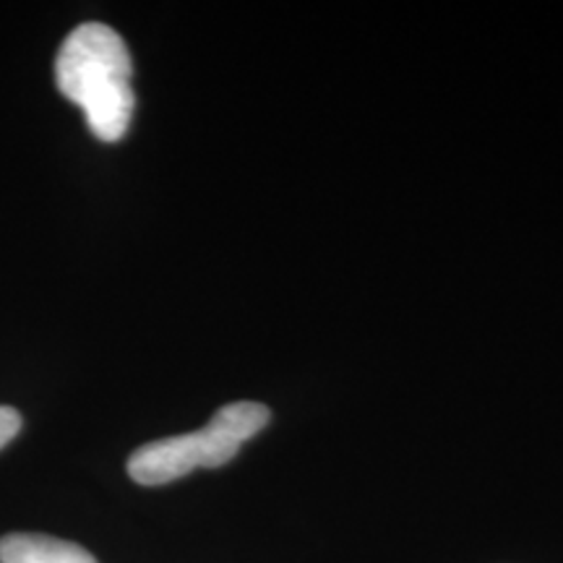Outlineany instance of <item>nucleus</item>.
I'll use <instances>...</instances> for the list:
<instances>
[{
  "label": "nucleus",
  "instance_id": "7ed1b4c3",
  "mask_svg": "<svg viewBox=\"0 0 563 563\" xmlns=\"http://www.w3.org/2000/svg\"><path fill=\"white\" fill-rule=\"evenodd\" d=\"M0 563H97L87 548L37 532H11L0 540Z\"/></svg>",
  "mask_w": 563,
  "mask_h": 563
},
{
  "label": "nucleus",
  "instance_id": "f257e3e1",
  "mask_svg": "<svg viewBox=\"0 0 563 563\" xmlns=\"http://www.w3.org/2000/svg\"><path fill=\"white\" fill-rule=\"evenodd\" d=\"M133 63L121 34L108 24L76 26L55 58V87L79 104L89 131L100 141H121L129 131L136 97L131 87Z\"/></svg>",
  "mask_w": 563,
  "mask_h": 563
},
{
  "label": "nucleus",
  "instance_id": "20e7f679",
  "mask_svg": "<svg viewBox=\"0 0 563 563\" xmlns=\"http://www.w3.org/2000/svg\"><path fill=\"white\" fill-rule=\"evenodd\" d=\"M21 431V415L13 407L0 405V449L9 446Z\"/></svg>",
  "mask_w": 563,
  "mask_h": 563
},
{
  "label": "nucleus",
  "instance_id": "f03ea898",
  "mask_svg": "<svg viewBox=\"0 0 563 563\" xmlns=\"http://www.w3.org/2000/svg\"><path fill=\"white\" fill-rule=\"evenodd\" d=\"M269 418V407L262 402L224 405L201 431L139 446L129 460V475L139 485H165L196 467H222L235 460L243 443L262 431Z\"/></svg>",
  "mask_w": 563,
  "mask_h": 563
}]
</instances>
